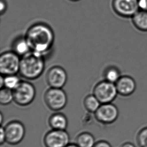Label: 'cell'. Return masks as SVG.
I'll list each match as a JSON object with an SVG mask.
<instances>
[{"label": "cell", "mask_w": 147, "mask_h": 147, "mask_svg": "<svg viewBox=\"0 0 147 147\" xmlns=\"http://www.w3.org/2000/svg\"><path fill=\"white\" fill-rule=\"evenodd\" d=\"M6 142V134L4 127L1 125L0 129V145H2Z\"/></svg>", "instance_id": "23"}, {"label": "cell", "mask_w": 147, "mask_h": 147, "mask_svg": "<svg viewBox=\"0 0 147 147\" xmlns=\"http://www.w3.org/2000/svg\"><path fill=\"white\" fill-rule=\"evenodd\" d=\"M0 123L2 125V123H3V119H4V117H3V113H1L0 114Z\"/></svg>", "instance_id": "29"}, {"label": "cell", "mask_w": 147, "mask_h": 147, "mask_svg": "<svg viewBox=\"0 0 147 147\" xmlns=\"http://www.w3.org/2000/svg\"><path fill=\"white\" fill-rule=\"evenodd\" d=\"M115 84L118 94L123 96H131L137 88L135 80L129 76H121Z\"/></svg>", "instance_id": "11"}, {"label": "cell", "mask_w": 147, "mask_h": 147, "mask_svg": "<svg viewBox=\"0 0 147 147\" xmlns=\"http://www.w3.org/2000/svg\"><path fill=\"white\" fill-rule=\"evenodd\" d=\"M94 147H113L109 142L105 140H100L96 142Z\"/></svg>", "instance_id": "22"}, {"label": "cell", "mask_w": 147, "mask_h": 147, "mask_svg": "<svg viewBox=\"0 0 147 147\" xmlns=\"http://www.w3.org/2000/svg\"><path fill=\"white\" fill-rule=\"evenodd\" d=\"M70 136L66 130L52 129L44 136L45 147H65L70 143Z\"/></svg>", "instance_id": "9"}, {"label": "cell", "mask_w": 147, "mask_h": 147, "mask_svg": "<svg viewBox=\"0 0 147 147\" xmlns=\"http://www.w3.org/2000/svg\"><path fill=\"white\" fill-rule=\"evenodd\" d=\"M0 13L2 15L5 13L6 12L7 8V5L5 0H1L0 1Z\"/></svg>", "instance_id": "25"}, {"label": "cell", "mask_w": 147, "mask_h": 147, "mask_svg": "<svg viewBox=\"0 0 147 147\" xmlns=\"http://www.w3.org/2000/svg\"><path fill=\"white\" fill-rule=\"evenodd\" d=\"M14 101L13 90L7 88H1L0 91V103L1 105H9Z\"/></svg>", "instance_id": "19"}, {"label": "cell", "mask_w": 147, "mask_h": 147, "mask_svg": "<svg viewBox=\"0 0 147 147\" xmlns=\"http://www.w3.org/2000/svg\"><path fill=\"white\" fill-rule=\"evenodd\" d=\"M13 51L20 57L31 51L25 37H20L14 41L12 45Z\"/></svg>", "instance_id": "14"}, {"label": "cell", "mask_w": 147, "mask_h": 147, "mask_svg": "<svg viewBox=\"0 0 147 147\" xmlns=\"http://www.w3.org/2000/svg\"><path fill=\"white\" fill-rule=\"evenodd\" d=\"M25 38L32 51L44 56L51 50L54 42V33L48 25L34 24L28 29Z\"/></svg>", "instance_id": "1"}, {"label": "cell", "mask_w": 147, "mask_h": 147, "mask_svg": "<svg viewBox=\"0 0 147 147\" xmlns=\"http://www.w3.org/2000/svg\"><path fill=\"white\" fill-rule=\"evenodd\" d=\"M45 69L44 56L30 51L21 57L19 73L28 80H36L42 75Z\"/></svg>", "instance_id": "2"}, {"label": "cell", "mask_w": 147, "mask_h": 147, "mask_svg": "<svg viewBox=\"0 0 147 147\" xmlns=\"http://www.w3.org/2000/svg\"><path fill=\"white\" fill-rule=\"evenodd\" d=\"M46 81L50 88H62L67 82V74L63 68L54 66L47 72Z\"/></svg>", "instance_id": "10"}, {"label": "cell", "mask_w": 147, "mask_h": 147, "mask_svg": "<svg viewBox=\"0 0 147 147\" xmlns=\"http://www.w3.org/2000/svg\"><path fill=\"white\" fill-rule=\"evenodd\" d=\"M119 111L116 105L112 103L101 104L94 113L97 121L103 125H110L117 120Z\"/></svg>", "instance_id": "8"}, {"label": "cell", "mask_w": 147, "mask_h": 147, "mask_svg": "<svg viewBox=\"0 0 147 147\" xmlns=\"http://www.w3.org/2000/svg\"><path fill=\"white\" fill-rule=\"evenodd\" d=\"M4 86L10 90L15 89L19 84L21 80L16 75L4 76Z\"/></svg>", "instance_id": "20"}, {"label": "cell", "mask_w": 147, "mask_h": 147, "mask_svg": "<svg viewBox=\"0 0 147 147\" xmlns=\"http://www.w3.org/2000/svg\"><path fill=\"white\" fill-rule=\"evenodd\" d=\"M45 103L50 110L59 111L65 107L67 103V96L62 88H50L44 96Z\"/></svg>", "instance_id": "4"}, {"label": "cell", "mask_w": 147, "mask_h": 147, "mask_svg": "<svg viewBox=\"0 0 147 147\" xmlns=\"http://www.w3.org/2000/svg\"><path fill=\"white\" fill-rule=\"evenodd\" d=\"M121 73L118 68L115 66H109L105 68L103 73L105 80L115 84L121 77Z\"/></svg>", "instance_id": "16"}, {"label": "cell", "mask_w": 147, "mask_h": 147, "mask_svg": "<svg viewBox=\"0 0 147 147\" xmlns=\"http://www.w3.org/2000/svg\"><path fill=\"white\" fill-rule=\"evenodd\" d=\"M21 57L14 52L6 51L0 56V73L3 76L16 75L19 72Z\"/></svg>", "instance_id": "5"}, {"label": "cell", "mask_w": 147, "mask_h": 147, "mask_svg": "<svg viewBox=\"0 0 147 147\" xmlns=\"http://www.w3.org/2000/svg\"><path fill=\"white\" fill-rule=\"evenodd\" d=\"M4 76H1L0 77V88H4Z\"/></svg>", "instance_id": "27"}, {"label": "cell", "mask_w": 147, "mask_h": 147, "mask_svg": "<svg viewBox=\"0 0 147 147\" xmlns=\"http://www.w3.org/2000/svg\"><path fill=\"white\" fill-rule=\"evenodd\" d=\"M121 147H136V146L133 143L129 142H125V143L123 144Z\"/></svg>", "instance_id": "26"}, {"label": "cell", "mask_w": 147, "mask_h": 147, "mask_svg": "<svg viewBox=\"0 0 147 147\" xmlns=\"http://www.w3.org/2000/svg\"><path fill=\"white\" fill-rule=\"evenodd\" d=\"M136 141L139 147H147V127H143L138 131Z\"/></svg>", "instance_id": "21"}, {"label": "cell", "mask_w": 147, "mask_h": 147, "mask_svg": "<svg viewBox=\"0 0 147 147\" xmlns=\"http://www.w3.org/2000/svg\"><path fill=\"white\" fill-rule=\"evenodd\" d=\"M138 6L143 11H147V0H138Z\"/></svg>", "instance_id": "24"}, {"label": "cell", "mask_w": 147, "mask_h": 147, "mask_svg": "<svg viewBox=\"0 0 147 147\" xmlns=\"http://www.w3.org/2000/svg\"><path fill=\"white\" fill-rule=\"evenodd\" d=\"M70 1H74V2H76V1H80V0H70Z\"/></svg>", "instance_id": "30"}, {"label": "cell", "mask_w": 147, "mask_h": 147, "mask_svg": "<svg viewBox=\"0 0 147 147\" xmlns=\"http://www.w3.org/2000/svg\"><path fill=\"white\" fill-rule=\"evenodd\" d=\"M93 94L101 104H103L111 103L119 94L115 84L104 80L96 84Z\"/></svg>", "instance_id": "6"}, {"label": "cell", "mask_w": 147, "mask_h": 147, "mask_svg": "<svg viewBox=\"0 0 147 147\" xmlns=\"http://www.w3.org/2000/svg\"><path fill=\"white\" fill-rule=\"evenodd\" d=\"M114 7L121 15L133 16L138 12V0H115Z\"/></svg>", "instance_id": "12"}, {"label": "cell", "mask_w": 147, "mask_h": 147, "mask_svg": "<svg viewBox=\"0 0 147 147\" xmlns=\"http://www.w3.org/2000/svg\"><path fill=\"white\" fill-rule=\"evenodd\" d=\"M134 24L139 30L147 31V11L138 12L133 17Z\"/></svg>", "instance_id": "17"}, {"label": "cell", "mask_w": 147, "mask_h": 147, "mask_svg": "<svg viewBox=\"0 0 147 147\" xmlns=\"http://www.w3.org/2000/svg\"><path fill=\"white\" fill-rule=\"evenodd\" d=\"M96 143L94 136L88 132L80 133L75 140V144L78 147H94Z\"/></svg>", "instance_id": "15"}, {"label": "cell", "mask_w": 147, "mask_h": 147, "mask_svg": "<svg viewBox=\"0 0 147 147\" xmlns=\"http://www.w3.org/2000/svg\"><path fill=\"white\" fill-rule=\"evenodd\" d=\"M84 107L87 111L91 113H95L99 108L101 103L94 94L86 96L84 101Z\"/></svg>", "instance_id": "18"}, {"label": "cell", "mask_w": 147, "mask_h": 147, "mask_svg": "<svg viewBox=\"0 0 147 147\" xmlns=\"http://www.w3.org/2000/svg\"><path fill=\"white\" fill-rule=\"evenodd\" d=\"M36 93L33 84L29 82L21 81L17 86L13 90L14 101L19 106H27L33 101Z\"/></svg>", "instance_id": "3"}, {"label": "cell", "mask_w": 147, "mask_h": 147, "mask_svg": "<svg viewBox=\"0 0 147 147\" xmlns=\"http://www.w3.org/2000/svg\"><path fill=\"white\" fill-rule=\"evenodd\" d=\"M4 129L6 143L9 145H17L24 139L26 130L21 122L18 121H10L4 127Z\"/></svg>", "instance_id": "7"}, {"label": "cell", "mask_w": 147, "mask_h": 147, "mask_svg": "<svg viewBox=\"0 0 147 147\" xmlns=\"http://www.w3.org/2000/svg\"><path fill=\"white\" fill-rule=\"evenodd\" d=\"M48 123L52 129L66 130L68 126L67 119L63 113H54L50 117Z\"/></svg>", "instance_id": "13"}, {"label": "cell", "mask_w": 147, "mask_h": 147, "mask_svg": "<svg viewBox=\"0 0 147 147\" xmlns=\"http://www.w3.org/2000/svg\"><path fill=\"white\" fill-rule=\"evenodd\" d=\"M65 147H78V146L76 145V144H69L68 145Z\"/></svg>", "instance_id": "28"}]
</instances>
